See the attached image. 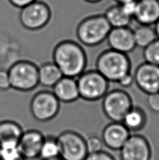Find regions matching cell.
I'll return each instance as SVG.
<instances>
[{
  "label": "cell",
  "mask_w": 159,
  "mask_h": 160,
  "mask_svg": "<svg viewBox=\"0 0 159 160\" xmlns=\"http://www.w3.org/2000/svg\"><path fill=\"white\" fill-rule=\"evenodd\" d=\"M53 62L62 75L76 79L86 70L88 58L83 47L71 39L59 42L53 51Z\"/></svg>",
  "instance_id": "6da1fadb"
},
{
  "label": "cell",
  "mask_w": 159,
  "mask_h": 160,
  "mask_svg": "<svg viewBox=\"0 0 159 160\" xmlns=\"http://www.w3.org/2000/svg\"><path fill=\"white\" fill-rule=\"evenodd\" d=\"M96 70L109 82L118 83L131 72V61L128 54L111 49L104 50L96 60Z\"/></svg>",
  "instance_id": "7a4b0ae2"
},
{
  "label": "cell",
  "mask_w": 159,
  "mask_h": 160,
  "mask_svg": "<svg viewBox=\"0 0 159 160\" xmlns=\"http://www.w3.org/2000/svg\"><path fill=\"white\" fill-rule=\"evenodd\" d=\"M111 29L104 14H94L85 17L79 22L76 35L81 44L93 47L107 40Z\"/></svg>",
  "instance_id": "3957f363"
},
{
  "label": "cell",
  "mask_w": 159,
  "mask_h": 160,
  "mask_svg": "<svg viewBox=\"0 0 159 160\" xmlns=\"http://www.w3.org/2000/svg\"><path fill=\"white\" fill-rule=\"evenodd\" d=\"M11 87L13 89L29 91L39 85V68L32 62L20 61L8 69Z\"/></svg>",
  "instance_id": "277c9868"
},
{
  "label": "cell",
  "mask_w": 159,
  "mask_h": 160,
  "mask_svg": "<svg viewBox=\"0 0 159 160\" xmlns=\"http://www.w3.org/2000/svg\"><path fill=\"white\" fill-rule=\"evenodd\" d=\"M80 98L87 101H96L105 96L109 82L97 70L84 71L76 78Z\"/></svg>",
  "instance_id": "5b68a950"
},
{
  "label": "cell",
  "mask_w": 159,
  "mask_h": 160,
  "mask_svg": "<svg viewBox=\"0 0 159 160\" xmlns=\"http://www.w3.org/2000/svg\"><path fill=\"white\" fill-rule=\"evenodd\" d=\"M132 107L131 97L123 89L108 91L103 98L102 108L103 112L113 122H121Z\"/></svg>",
  "instance_id": "8992f818"
},
{
  "label": "cell",
  "mask_w": 159,
  "mask_h": 160,
  "mask_svg": "<svg viewBox=\"0 0 159 160\" xmlns=\"http://www.w3.org/2000/svg\"><path fill=\"white\" fill-rule=\"evenodd\" d=\"M60 158L63 160H85L88 155L86 139L79 133L65 130L57 136Z\"/></svg>",
  "instance_id": "52a82bcc"
},
{
  "label": "cell",
  "mask_w": 159,
  "mask_h": 160,
  "mask_svg": "<svg viewBox=\"0 0 159 160\" xmlns=\"http://www.w3.org/2000/svg\"><path fill=\"white\" fill-rule=\"evenodd\" d=\"M31 112L36 120L46 122L55 118L60 109V102L51 89L42 88L33 96L30 103Z\"/></svg>",
  "instance_id": "ba28073f"
},
{
  "label": "cell",
  "mask_w": 159,
  "mask_h": 160,
  "mask_svg": "<svg viewBox=\"0 0 159 160\" xmlns=\"http://www.w3.org/2000/svg\"><path fill=\"white\" fill-rule=\"evenodd\" d=\"M51 18V10L46 3L36 0L21 8L19 20L27 30H37L46 26Z\"/></svg>",
  "instance_id": "9c48e42d"
},
{
  "label": "cell",
  "mask_w": 159,
  "mask_h": 160,
  "mask_svg": "<svg viewBox=\"0 0 159 160\" xmlns=\"http://www.w3.org/2000/svg\"><path fill=\"white\" fill-rule=\"evenodd\" d=\"M135 84L147 95L159 92V66L144 62L133 74Z\"/></svg>",
  "instance_id": "30bf717a"
},
{
  "label": "cell",
  "mask_w": 159,
  "mask_h": 160,
  "mask_svg": "<svg viewBox=\"0 0 159 160\" xmlns=\"http://www.w3.org/2000/svg\"><path fill=\"white\" fill-rule=\"evenodd\" d=\"M119 151L121 160H150L152 158L149 141L138 134L130 135Z\"/></svg>",
  "instance_id": "8fae6325"
},
{
  "label": "cell",
  "mask_w": 159,
  "mask_h": 160,
  "mask_svg": "<svg viewBox=\"0 0 159 160\" xmlns=\"http://www.w3.org/2000/svg\"><path fill=\"white\" fill-rule=\"evenodd\" d=\"M109 48L128 54L136 47L134 32L130 27L112 28L107 38Z\"/></svg>",
  "instance_id": "7c38bea8"
},
{
  "label": "cell",
  "mask_w": 159,
  "mask_h": 160,
  "mask_svg": "<svg viewBox=\"0 0 159 160\" xmlns=\"http://www.w3.org/2000/svg\"><path fill=\"white\" fill-rule=\"evenodd\" d=\"M130 136V131L122 122H112L104 128L102 140L104 145L112 150H120Z\"/></svg>",
  "instance_id": "4fadbf2b"
},
{
  "label": "cell",
  "mask_w": 159,
  "mask_h": 160,
  "mask_svg": "<svg viewBox=\"0 0 159 160\" xmlns=\"http://www.w3.org/2000/svg\"><path fill=\"white\" fill-rule=\"evenodd\" d=\"M44 136L37 131L30 130L22 133L18 141L21 155L26 160H39V153Z\"/></svg>",
  "instance_id": "5bb4252c"
},
{
  "label": "cell",
  "mask_w": 159,
  "mask_h": 160,
  "mask_svg": "<svg viewBox=\"0 0 159 160\" xmlns=\"http://www.w3.org/2000/svg\"><path fill=\"white\" fill-rule=\"evenodd\" d=\"M159 19L158 0H137V8L133 20L140 25H154Z\"/></svg>",
  "instance_id": "9a60e30c"
},
{
  "label": "cell",
  "mask_w": 159,
  "mask_h": 160,
  "mask_svg": "<svg viewBox=\"0 0 159 160\" xmlns=\"http://www.w3.org/2000/svg\"><path fill=\"white\" fill-rule=\"evenodd\" d=\"M52 92L62 103H71L80 98L76 79L62 77L52 88Z\"/></svg>",
  "instance_id": "2e32d148"
},
{
  "label": "cell",
  "mask_w": 159,
  "mask_h": 160,
  "mask_svg": "<svg viewBox=\"0 0 159 160\" xmlns=\"http://www.w3.org/2000/svg\"><path fill=\"white\" fill-rule=\"evenodd\" d=\"M38 68L39 85L47 89H52L63 77L61 71L53 62H45Z\"/></svg>",
  "instance_id": "e0dca14e"
},
{
  "label": "cell",
  "mask_w": 159,
  "mask_h": 160,
  "mask_svg": "<svg viewBox=\"0 0 159 160\" xmlns=\"http://www.w3.org/2000/svg\"><path fill=\"white\" fill-rule=\"evenodd\" d=\"M104 16L112 28L129 27L133 20L124 13L119 4L112 5L107 8Z\"/></svg>",
  "instance_id": "ac0fdd59"
},
{
  "label": "cell",
  "mask_w": 159,
  "mask_h": 160,
  "mask_svg": "<svg viewBox=\"0 0 159 160\" xmlns=\"http://www.w3.org/2000/svg\"><path fill=\"white\" fill-rule=\"evenodd\" d=\"M121 122L130 131H139L145 127L147 117L141 108L132 107L125 115Z\"/></svg>",
  "instance_id": "d6986e66"
},
{
  "label": "cell",
  "mask_w": 159,
  "mask_h": 160,
  "mask_svg": "<svg viewBox=\"0 0 159 160\" xmlns=\"http://www.w3.org/2000/svg\"><path fill=\"white\" fill-rule=\"evenodd\" d=\"M133 32L136 47L143 49L158 39L154 27L152 25H140L133 30Z\"/></svg>",
  "instance_id": "ffe728a7"
},
{
  "label": "cell",
  "mask_w": 159,
  "mask_h": 160,
  "mask_svg": "<svg viewBox=\"0 0 159 160\" xmlns=\"http://www.w3.org/2000/svg\"><path fill=\"white\" fill-rule=\"evenodd\" d=\"M22 128L16 123L11 121L0 122V143L6 141L18 142L22 136Z\"/></svg>",
  "instance_id": "44dd1931"
},
{
  "label": "cell",
  "mask_w": 159,
  "mask_h": 160,
  "mask_svg": "<svg viewBox=\"0 0 159 160\" xmlns=\"http://www.w3.org/2000/svg\"><path fill=\"white\" fill-rule=\"evenodd\" d=\"M60 158V148L56 137L44 138L39 153V160H52Z\"/></svg>",
  "instance_id": "7402d4cb"
},
{
  "label": "cell",
  "mask_w": 159,
  "mask_h": 160,
  "mask_svg": "<svg viewBox=\"0 0 159 160\" xmlns=\"http://www.w3.org/2000/svg\"><path fill=\"white\" fill-rule=\"evenodd\" d=\"M0 160H26L21 155L18 142L6 141L0 143Z\"/></svg>",
  "instance_id": "603a6c76"
},
{
  "label": "cell",
  "mask_w": 159,
  "mask_h": 160,
  "mask_svg": "<svg viewBox=\"0 0 159 160\" xmlns=\"http://www.w3.org/2000/svg\"><path fill=\"white\" fill-rule=\"evenodd\" d=\"M144 62L159 66V39H157L152 44L143 49Z\"/></svg>",
  "instance_id": "cb8c5ba5"
},
{
  "label": "cell",
  "mask_w": 159,
  "mask_h": 160,
  "mask_svg": "<svg viewBox=\"0 0 159 160\" xmlns=\"http://www.w3.org/2000/svg\"><path fill=\"white\" fill-rule=\"evenodd\" d=\"M88 154L95 153L103 150L104 143L102 138L97 136H91L86 139Z\"/></svg>",
  "instance_id": "d4e9b609"
},
{
  "label": "cell",
  "mask_w": 159,
  "mask_h": 160,
  "mask_svg": "<svg viewBox=\"0 0 159 160\" xmlns=\"http://www.w3.org/2000/svg\"><path fill=\"white\" fill-rule=\"evenodd\" d=\"M147 102L152 112L159 113V92L148 95Z\"/></svg>",
  "instance_id": "484cf974"
},
{
  "label": "cell",
  "mask_w": 159,
  "mask_h": 160,
  "mask_svg": "<svg viewBox=\"0 0 159 160\" xmlns=\"http://www.w3.org/2000/svg\"><path fill=\"white\" fill-rule=\"evenodd\" d=\"M120 5L122 9L124 11V13L128 16L133 19V17H134L136 11V8H137V0L125 2L123 3V4H121Z\"/></svg>",
  "instance_id": "4316f807"
},
{
  "label": "cell",
  "mask_w": 159,
  "mask_h": 160,
  "mask_svg": "<svg viewBox=\"0 0 159 160\" xmlns=\"http://www.w3.org/2000/svg\"><path fill=\"white\" fill-rule=\"evenodd\" d=\"M85 160H115V159L109 153L103 150L101 152L88 154Z\"/></svg>",
  "instance_id": "83f0119b"
},
{
  "label": "cell",
  "mask_w": 159,
  "mask_h": 160,
  "mask_svg": "<svg viewBox=\"0 0 159 160\" xmlns=\"http://www.w3.org/2000/svg\"><path fill=\"white\" fill-rule=\"evenodd\" d=\"M11 87L8 70H0V90H7Z\"/></svg>",
  "instance_id": "f1b7e54d"
},
{
  "label": "cell",
  "mask_w": 159,
  "mask_h": 160,
  "mask_svg": "<svg viewBox=\"0 0 159 160\" xmlns=\"http://www.w3.org/2000/svg\"><path fill=\"white\" fill-rule=\"evenodd\" d=\"M133 83H135L134 76L133 74L130 72L119 80L117 84L122 88H129L133 84Z\"/></svg>",
  "instance_id": "f546056e"
},
{
  "label": "cell",
  "mask_w": 159,
  "mask_h": 160,
  "mask_svg": "<svg viewBox=\"0 0 159 160\" xmlns=\"http://www.w3.org/2000/svg\"><path fill=\"white\" fill-rule=\"evenodd\" d=\"M8 1L15 7L22 8L31 3L35 2L36 0H8Z\"/></svg>",
  "instance_id": "4dcf8cb0"
},
{
  "label": "cell",
  "mask_w": 159,
  "mask_h": 160,
  "mask_svg": "<svg viewBox=\"0 0 159 160\" xmlns=\"http://www.w3.org/2000/svg\"><path fill=\"white\" fill-rule=\"evenodd\" d=\"M154 29L156 30V32H157L158 38L159 39V19H158V21L157 22V23L154 25Z\"/></svg>",
  "instance_id": "1f68e13d"
},
{
  "label": "cell",
  "mask_w": 159,
  "mask_h": 160,
  "mask_svg": "<svg viewBox=\"0 0 159 160\" xmlns=\"http://www.w3.org/2000/svg\"><path fill=\"white\" fill-rule=\"evenodd\" d=\"M84 1L89 3V4H98V3L102 2L103 0H84Z\"/></svg>",
  "instance_id": "d6a6232c"
},
{
  "label": "cell",
  "mask_w": 159,
  "mask_h": 160,
  "mask_svg": "<svg viewBox=\"0 0 159 160\" xmlns=\"http://www.w3.org/2000/svg\"><path fill=\"white\" fill-rule=\"evenodd\" d=\"M114 1L117 3V4H123V3L127 2H130V1H135V0H114Z\"/></svg>",
  "instance_id": "836d02e7"
},
{
  "label": "cell",
  "mask_w": 159,
  "mask_h": 160,
  "mask_svg": "<svg viewBox=\"0 0 159 160\" xmlns=\"http://www.w3.org/2000/svg\"><path fill=\"white\" fill-rule=\"evenodd\" d=\"M52 160H63V159H62L61 158H58L54 159H52Z\"/></svg>",
  "instance_id": "e575fe53"
},
{
  "label": "cell",
  "mask_w": 159,
  "mask_h": 160,
  "mask_svg": "<svg viewBox=\"0 0 159 160\" xmlns=\"http://www.w3.org/2000/svg\"><path fill=\"white\" fill-rule=\"evenodd\" d=\"M158 2H159V0H158Z\"/></svg>",
  "instance_id": "d590c367"
}]
</instances>
